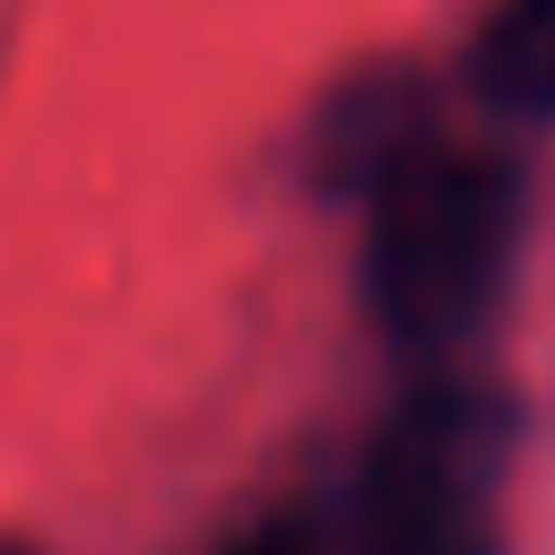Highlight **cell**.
I'll return each mask as SVG.
<instances>
[{"mask_svg":"<svg viewBox=\"0 0 555 555\" xmlns=\"http://www.w3.org/2000/svg\"><path fill=\"white\" fill-rule=\"evenodd\" d=\"M361 204H371L361 297H371L379 334L416 361H454L491 324L500 287L518 269L528 185L491 149H463V139L426 130L398 167H379L361 185Z\"/></svg>","mask_w":555,"mask_h":555,"instance_id":"obj_1","label":"cell"},{"mask_svg":"<svg viewBox=\"0 0 555 555\" xmlns=\"http://www.w3.org/2000/svg\"><path fill=\"white\" fill-rule=\"evenodd\" d=\"M473 83H481L491 112L546 120V130H555V0H500L491 28H481Z\"/></svg>","mask_w":555,"mask_h":555,"instance_id":"obj_2","label":"cell"},{"mask_svg":"<svg viewBox=\"0 0 555 555\" xmlns=\"http://www.w3.org/2000/svg\"><path fill=\"white\" fill-rule=\"evenodd\" d=\"M0 555H38V546H20V537H0Z\"/></svg>","mask_w":555,"mask_h":555,"instance_id":"obj_3","label":"cell"}]
</instances>
